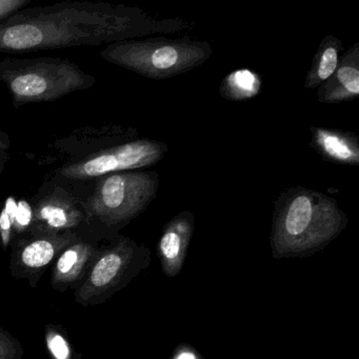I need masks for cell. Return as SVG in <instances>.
Listing matches in <instances>:
<instances>
[{"label":"cell","instance_id":"cell-1","mask_svg":"<svg viewBox=\"0 0 359 359\" xmlns=\"http://www.w3.org/2000/svg\"><path fill=\"white\" fill-rule=\"evenodd\" d=\"M186 28L157 22L137 8L104 3H62L27 8L0 22V52L22 53L100 46Z\"/></svg>","mask_w":359,"mask_h":359},{"label":"cell","instance_id":"cell-2","mask_svg":"<svg viewBox=\"0 0 359 359\" xmlns=\"http://www.w3.org/2000/svg\"><path fill=\"white\" fill-rule=\"evenodd\" d=\"M348 224L337 203L302 187L289 189L275 203L271 248L273 257H306L329 245Z\"/></svg>","mask_w":359,"mask_h":359},{"label":"cell","instance_id":"cell-5","mask_svg":"<svg viewBox=\"0 0 359 359\" xmlns=\"http://www.w3.org/2000/svg\"><path fill=\"white\" fill-rule=\"evenodd\" d=\"M158 188L159 175L155 171L109 174L98 180L87 210L107 226H125L154 201Z\"/></svg>","mask_w":359,"mask_h":359},{"label":"cell","instance_id":"cell-10","mask_svg":"<svg viewBox=\"0 0 359 359\" xmlns=\"http://www.w3.org/2000/svg\"><path fill=\"white\" fill-rule=\"evenodd\" d=\"M83 219L81 210L62 191L43 197L33 209V222L48 234L74 228Z\"/></svg>","mask_w":359,"mask_h":359},{"label":"cell","instance_id":"cell-16","mask_svg":"<svg viewBox=\"0 0 359 359\" xmlns=\"http://www.w3.org/2000/svg\"><path fill=\"white\" fill-rule=\"evenodd\" d=\"M16 211H18V201L14 197H8L3 211L0 213V237L5 247H7L8 243L11 241Z\"/></svg>","mask_w":359,"mask_h":359},{"label":"cell","instance_id":"cell-14","mask_svg":"<svg viewBox=\"0 0 359 359\" xmlns=\"http://www.w3.org/2000/svg\"><path fill=\"white\" fill-rule=\"evenodd\" d=\"M93 251L91 245L83 243H75L68 248L57 260L54 272V283H71L77 280Z\"/></svg>","mask_w":359,"mask_h":359},{"label":"cell","instance_id":"cell-11","mask_svg":"<svg viewBox=\"0 0 359 359\" xmlns=\"http://www.w3.org/2000/svg\"><path fill=\"white\" fill-rule=\"evenodd\" d=\"M311 134L310 146L325 161L339 165H358L359 144L356 136L327 128H311Z\"/></svg>","mask_w":359,"mask_h":359},{"label":"cell","instance_id":"cell-8","mask_svg":"<svg viewBox=\"0 0 359 359\" xmlns=\"http://www.w3.org/2000/svg\"><path fill=\"white\" fill-rule=\"evenodd\" d=\"M194 226L193 213L182 211L163 226L157 245V254L165 276H177L184 268Z\"/></svg>","mask_w":359,"mask_h":359},{"label":"cell","instance_id":"cell-13","mask_svg":"<svg viewBox=\"0 0 359 359\" xmlns=\"http://www.w3.org/2000/svg\"><path fill=\"white\" fill-rule=\"evenodd\" d=\"M72 241L73 235L69 233L62 235L50 233L25 245L20 253V262L28 269L43 268Z\"/></svg>","mask_w":359,"mask_h":359},{"label":"cell","instance_id":"cell-15","mask_svg":"<svg viewBox=\"0 0 359 359\" xmlns=\"http://www.w3.org/2000/svg\"><path fill=\"white\" fill-rule=\"evenodd\" d=\"M262 83L259 76L248 69L234 71L226 77L220 86V95L229 100L241 102L257 95Z\"/></svg>","mask_w":359,"mask_h":359},{"label":"cell","instance_id":"cell-9","mask_svg":"<svg viewBox=\"0 0 359 359\" xmlns=\"http://www.w3.org/2000/svg\"><path fill=\"white\" fill-rule=\"evenodd\" d=\"M359 94V43H354L339 60L334 74L317 89V98L325 104L353 100Z\"/></svg>","mask_w":359,"mask_h":359},{"label":"cell","instance_id":"cell-4","mask_svg":"<svg viewBox=\"0 0 359 359\" xmlns=\"http://www.w3.org/2000/svg\"><path fill=\"white\" fill-rule=\"evenodd\" d=\"M211 55L209 43L190 39H128L110 43L102 52L107 62L153 79L184 74L205 64Z\"/></svg>","mask_w":359,"mask_h":359},{"label":"cell","instance_id":"cell-21","mask_svg":"<svg viewBox=\"0 0 359 359\" xmlns=\"http://www.w3.org/2000/svg\"><path fill=\"white\" fill-rule=\"evenodd\" d=\"M170 359H205L201 352L189 344H180L174 348Z\"/></svg>","mask_w":359,"mask_h":359},{"label":"cell","instance_id":"cell-7","mask_svg":"<svg viewBox=\"0 0 359 359\" xmlns=\"http://www.w3.org/2000/svg\"><path fill=\"white\" fill-rule=\"evenodd\" d=\"M150 262V250L131 239L121 238L98 258L81 289V298L90 300L121 289L148 268Z\"/></svg>","mask_w":359,"mask_h":359},{"label":"cell","instance_id":"cell-19","mask_svg":"<svg viewBox=\"0 0 359 359\" xmlns=\"http://www.w3.org/2000/svg\"><path fill=\"white\" fill-rule=\"evenodd\" d=\"M31 0H0V22L25 9Z\"/></svg>","mask_w":359,"mask_h":359},{"label":"cell","instance_id":"cell-3","mask_svg":"<svg viewBox=\"0 0 359 359\" xmlns=\"http://www.w3.org/2000/svg\"><path fill=\"white\" fill-rule=\"evenodd\" d=\"M0 81L7 85L14 106L18 108L89 89L95 79L62 58H6L0 62Z\"/></svg>","mask_w":359,"mask_h":359},{"label":"cell","instance_id":"cell-23","mask_svg":"<svg viewBox=\"0 0 359 359\" xmlns=\"http://www.w3.org/2000/svg\"><path fill=\"white\" fill-rule=\"evenodd\" d=\"M4 170V163H3V159L0 158V173L3 172Z\"/></svg>","mask_w":359,"mask_h":359},{"label":"cell","instance_id":"cell-17","mask_svg":"<svg viewBox=\"0 0 359 359\" xmlns=\"http://www.w3.org/2000/svg\"><path fill=\"white\" fill-rule=\"evenodd\" d=\"M48 348L55 359H70L71 350L64 336L56 332L48 334Z\"/></svg>","mask_w":359,"mask_h":359},{"label":"cell","instance_id":"cell-20","mask_svg":"<svg viewBox=\"0 0 359 359\" xmlns=\"http://www.w3.org/2000/svg\"><path fill=\"white\" fill-rule=\"evenodd\" d=\"M18 344L0 330V359H18Z\"/></svg>","mask_w":359,"mask_h":359},{"label":"cell","instance_id":"cell-6","mask_svg":"<svg viewBox=\"0 0 359 359\" xmlns=\"http://www.w3.org/2000/svg\"><path fill=\"white\" fill-rule=\"evenodd\" d=\"M168 152L165 142L138 140L106 149L88 158L60 170V176L68 180H86L109 174L152 167Z\"/></svg>","mask_w":359,"mask_h":359},{"label":"cell","instance_id":"cell-22","mask_svg":"<svg viewBox=\"0 0 359 359\" xmlns=\"http://www.w3.org/2000/svg\"><path fill=\"white\" fill-rule=\"evenodd\" d=\"M10 148L9 138L7 134L0 133V152L7 151Z\"/></svg>","mask_w":359,"mask_h":359},{"label":"cell","instance_id":"cell-12","mask_svg":"<svg viewBox=\"0 0 359 359\" xmlns=\"http://www.w3.org/2000/svg\"><path fill=\"white\" fill-rule=\"evenodd\" d=\"M341 50V41L331 35L321 41L306 75V89H318L334 74L339 64Z\"/></svg>","mask_w":359,"mask_h":359},{"label":"cell","instance_id":"cell-18","mask_svg":"<svg viewBox=\"0 0 359 359\" xmlns=\"http://www.w3.org/2000/svg\"><path fill=\"white\" fill-rule=\"evenodd\" d=\"M33 222V209L28 201H20L18 203L14 230L18 233L24 232Z\"/></svg>","mask_w":359,"mask_h":359}]
</instances>
